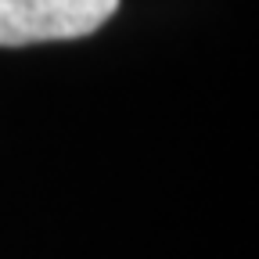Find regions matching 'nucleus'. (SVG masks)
Masks as SVG:
<instances>
[{
  "instance_id": "nucleus-1",
  "label": "nucleus",
  "mask_w": 259,
  "mask_h": 259,
  "mask_svg": "<svg viewBox=\"0 0 259 259\" xmlns=\"http://www.w3.org/2000/svg\"><path fill=\"white\" fill-rule=\"evenodd\" d=\"M119 11V0H0V47L79 40Z\"/></svg>"
}]
</instances>
